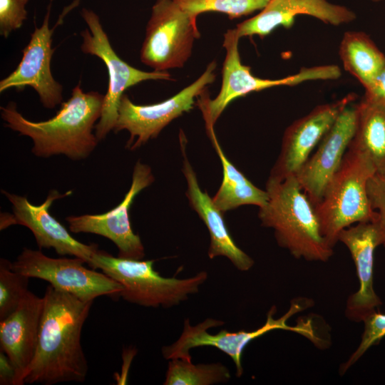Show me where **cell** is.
<instances>
[{
  "instance_id": "1",
  "label": "cell",
  "mask_w": 385,
  "mask_h": 385,
  "mask_svg": "<svg viewBox=\"0 0 385 385\" xmlns=\"http://www.w3.org/2000/svg\"><path fill=\"white\" fill-rule=\"evenodd\" d=\"M43 299L38 344L24 384L83 382L88 364L81 337L93 301L81 300L50 284Z\"/></svg>"
},
{
  "instance_id": "2",
  "label": "cell",
  "mask_w": 385,
  "mask_h": 385,
  "mask_svg": "<svg viewBox=\"0 0 385 385\" xmlns=\"http://www.w3.org/2000/svg\"><path fill=\"white\" fill-rule=\"evenodd\" d=\"M104 97L96 91L84 92L78 84L56 114L47 120L26 118L13 102L1 107V115L6 127L33 140L35 155L46 158L64 155L79 160L88 158L99 141L93 130L101 117Z\"/></svg>"
},
{
  "instance_id": "3",
  "label": "cell",
  "mask_w": 385,
  "mask_h": 385,
  "mask_svg": "<svg viewBox=\"0 0 385 385\" xmlns=\"http://www.w3.org/2000/svg\"><path fill=\"white\" fill-rule=\"evenodd\" d=\"M266 191L268 200L260 207L258 217L263 227L274 230L278 245L296 259L328 261L334 247L322 235L315 205L296 176L269 177Z\"/></svg>"
},
{
  "instance_id": "4",
  "label": "cell",
  "mask_w": 385,
  "mask_h": 385,
  "mask_svg": "<svg viewBox=\"0 0 385 385\" xmlns=\"http://www.w3.org/2000/svg\"><path fill=\"white\" fill-rule=\"evenodd\" d=\"M375 173L369 157L349 145L339 168L315 205L321 232L332 247L342 230L378 217L367 192L368 182Z\"/></svg>"
},
{
  "instance_id": "5",
  "label": "cell",
  "mask_w": 385,
  "mask_h": 385,
  "mask_svg": "<svg viewBox=\"0 0 385 385\" xmlns=\"http://www.w3.org/2000/svg\"><path fill=\"white\" fill-rule=\"evenodd\" d=\"M154 260H131L114 257L97 250L89 266L102 272L120 283L124 300L145 307L170 308L198 292L207 280V273L198 272L192 277H164L153 268Z\"/></svg>"
},
{
  "instance_id": "6",
  "label": "cell",
  "mask_w": 385,
  "mask_h": 385,
  "mask_svg": "<svg viewBox=\"0 0 385 385\" xmlns=\"http://www.w3.org/2000/svg\"><path fill=\"white\" fill-rule=\"evenodd\" d=\"M312 307V301L306 297H297L291 301L287 312L280 317L274 318L277 311L275 306H272L267 314L265 323L259 328L252 331L240 330L237 332H228L221 330L212 334L207 330L222 326L224 322L208 318L203 322L191 325L188 319H185L183 330L177 341L169 346L162 348V354L165 359H183L192 361L190 350L200 346H213L227 354L234 361L236 367V375L240 377L243 374L242 366V354L246 346L254 339L266 333L283 329L295 332L309 337L311 334L310 324L303 319L300 324L290 326L287 320L294 314L304 311Z\"/></svg>"
},
{
  "instance_id": "7",
  "label": "cell",
  "mask_w": 385,
  "mask_h": 385,
  "mask_svg": "<svg viewBox=\"0 0 385 385\" xmlns=\"http://www.w3.org/2000/svg\"><path fill=\"white\" fill-rule=\"evenodd\" d=\"M240 38L236 29H228L225 33L223 47L226 54L220 91L214 99H210L205 92L198 98L207 132L214 129V125L222 113L237 98L274 86H292L312 80H335L342 75L338 66L323 65L303 67L297 73L279 79L258 78L252 75L250 66L241 62L238 48Z\"/></svg>"
},
{
  "instance_id": "8",
  "label": "cell",
  "mask_w": 385,
  "mask_h": 385,
  "mask_svg": "<svg viewBox=\"0 0 385 385\" xmlns=\"http://www.w3.org/2000/svg\"><path fill=\"white\" fill-rule=\"evenodd\" d=\"M199 37L197 19L174 0H156L146 25L140 61L157 71L182 68Z\"/></svg>"
},
{
  "instance_id": "9",
  "label": "cell",
  "mask_w": 385,
  "mask_h": 385,
  "mask_svg": "<svg viewBox=\"0 0 385 385\" xmlns=\"http://www.w3.org/2000/svg\"><path fill=\"white\" fill-rule=\"evenodd\" d=\"M81 15L88 28L81 32V49L85 54L96 56L106 65L108 73V87L95 134L101 140L114 130L120 99L126 89L148 80H170L168 71L146 72L133 67L115 52L103 30L99 16L93 10L83 8Z\"/></svg>"
},
{
  "instance_id": "10",
  "label": "cell",
  "mask_w": 385,
  "mask_h": 385,
  "mask_svg": "<svg viewBox=\"0 0 385 385\" xmlns=\"http://www.w3.org/2000/svg\"><path fill=\"white\" fill-rule=\"evenodd\" d=\"M79 258H52L41 250L24 248L11 262L12 270L29 278L48 282L53 287L83 301L107 295L119 297L123 286L103 272L88 269Z\"/></svg>"
},
{
  "instance_id": "11",
  "label": "cell",
  "mask_w": 385,
  "mask_h": 385,
  "mask_svg": "<svg viewBox=\"0 0 385 385\" xmlns=\"http://www.w3.org/2000/svg\"><path fill=\"white\" fill-rule=\"evenodd\" d=\"M216 68V61H211L204 73L192 83L158 103L137 105L123 94L113 130L115 133L123 130L129 132L130 137L125 147L130 150L136 149L150 139L156 138L173 120L192 109L195 99L215 80Z\"/></svg>"
},
{
  "instance_id": "12",
  "label": "cell",
  "mask_w": 385,
  "mask_h": 385,
  "mask_svg": "<svg viewBox=\"0 0 385 385\" xmlns=\"http://www.w3.org/2000/svg\"><path fill=\"white\" fill-rule=\"evenodd\" d=\"M154 181L150 168L138 161L132 183L123 200L112 210L98 215L68 216L66 218L73 233H92L111 240L118 249V257L143 260L145 250L140 237L132 230L129 210L136 195Z\"/></svg>"
},
{
  "instance_id": "13",
  "label": "cell",
  "mask_w": 385,
  "mask_h": 385,
  "mask_svg": "<svg viewBox=\"0 0 385 385\" xmlns=\"http://www.w3.org/2000/svg\"><path fill=\"white\" fill-rule=\"evenodd\" d=\"M338 242L349 250L359 281V289L347 298L344 314L351 322H362L382 304L374 288V255L376 247L385 244V228L378 216L342 230Z\"/></svg>"
},
{
  "instance_id": "14",
  "label": "cell",
  "mask_w": 385,
  "mask_h": 385,
  "mask_svg": "<svg viewBox=\"0 0 385 385\" xmlns=\"http://www.w3.org/2000/svg\"><path fill=\"white\" fill-rule=\"evenodd\" d=\"M1 192L11 203L13 213L7 216L6 220H1V230L14 224L25 226L33 233L39 249L53 248L59 255L79 257L89 265L98 245H86L73 237L49 212L56 200L71 195V191L61 194L53 190L40 205H33L26 197L3 190Z\"/></svg>"
},
{
  "instance_id": "15",
  "label": "cell",
  "mask_w": 385,
  "mask_h": 385,
  "mask_svg": "<svg viewBox=\"0 0 385 385\" xmlns=\"http://www.w3.org/2000/svg\"><path fill=\"white\" fill-rule=\"evenodd\" d=\"M356 98L352 93L333 103L317 106L289 125L270 177L281 180L296 176L342 111Z\"/></svg>"
},
{
  "instance_id": "16",
  "label": "cell",
  "mask_w": 385,
  "mask_h": 385,
  "mask_svg": "<svg viewBox=\"0 0 385 385\" xmlns=\"http://www.w3.org/2000/svg\"><path fill=\"white\" fill-rule=\"evenodd\" d=\"M357 118V103H351L342 111L296 175L302 189L314 205L320 202L327 185L343 161L354 136Z\"/></svg>"
},
{
  "instance_id": "17",
  "label": "cell",
  "mask_w": 385,
  "mask_h": 385,
  "mask_svg": "<svg viewBox=\"0 0 385 385\" xmlns=\"http://www.w3.org/2000/svg\"><path fill=\"white\" fill-rule=\"evenodd\" d=\"M49 6L40 27H36L23 50V56L16 69L0 81V92L14 88L22 90L30 86L38 93L46 108L61 103L63 87L51 73V61L55 49L52 35L56 27L49 28Z\"/></svg>"
},
{
  "instance_id": "18",
  "label": "cell",
  "mask_w": 385,
  "mask_h": 385,
  "mask_svg": "<svg viewBox=\"0 0 385 385\" xmlns=\"http://www.w3.org/2000/svg\"><path fill=\"white\" fill-rule=\"evenodd\" d=\"M299 15L310 16L333 26L348 24L356 18L349 8L327 0H270L258 14L238 24L235 29L240 38L254 35L263 38L277 27L289 29Z\"/></svg>"
},
{
  "instance_id": "19",
  "label": "cell",
  "mask_w": 385,
  "mask_h": 385,
  "mask_svg": "<svg viewBox=\"0 0 385 385\" xmlns=\"http://www.w3.org/2000/svg\"><path fill=\"white\" fill-rule=\"evenodd\" d=\"M44 299L29 290L16 310L0 321V346L15 369L14 385L24 376L36 350Z\"/></svg>"
},
{
  "instance_id": "20",
  "label": "cell",
  "mask_w": 385,
  "mask_h": 385,
  "mask_svg": "<svg viewBox=\"0 0 385 385\" xmlns=\"http://www.w3.org/2000/svg\"><path fill=\"white\" fill-rule=\"evenodd\" d=\"M184 157L183 172L188 184L186 195L193 210L205 224L210 237L208 256L213 259L223 256L230 260L240 271H247L254 265V260L234 242L223 218V214L215 205L197 182L196 174L190 164L185 153V141L181 139Z\"/></svg>"
},
{
  "instance_id": "21",
  "label": "cell",
  "mask_w": 385,
  "mask_h": 385,
  "mask_svg": "<svg viewBox=\"0 0 385 385\" xmlns=\"http://www.w3.org/2000/svg\"><path fill=\"white\" fill-rule=\"evenodd\" d=\"M213 146L220 158L222 166L223 178L220 187L212 200L216 207L222 212L245 205L263 207L268 195L252 183L225 155L214 130L207 133Z\"/></svg>"
},
{
  "instance_id": "22",
  "label": "cell",
  "mask_w": 385,
  "mask_h": 385,
  "mask_svg": "<svg viewBox=\"0 0 385 385\" xmlns=\"http://www.w3.org/2000/svg\"><path fill=\"white\" fill-rule=\"evenodd\" d=\"M357 107L356 129L350 145L369 157L376 173L385 175V105L363 97Z\"/></svg>"
},
{
  "instance_id": "23",
  "label": "cell",
  "mask_w": 385,
  "mask_h": 385,
  "mask_svg": "<svg viewBox=\"0 0 385 385\" xmlns=\"http://www.w3.org/2000/svg\"><path fill=\"white\" fill-rule=\"evenodd\" d=\"M339 56L344 70L355 77L366 89L385 63V55L363 31L344 34Z\"/></svg>"
},
{
  "instance_id": "24",
  "label": "cell",
  "mask_w": 385,
  "mask_h": 385,
  "mask_svg": "<svg viewBox=\"0 0 385 385\" xmlns=\"http://www.w3.org/2000/svg\"><path fill=\"white\" fill-rule=\"evenodd\" d=\"M229 369L221 363L193 364L192 361L173 359L169 361L164 385H212L227 383Z\"/></svg>"
},
{
  "instance_id": "25",
  "label": "cell",
  "mask_w": 385,
  "mask_h": 385,
  "mask_svg": "<svg viewBox=\"0 0 385 385\" xmlns=\"http://www.w3.org/2000/svg\"><path fill=\"white\" fill-rule=\"evenodd\" d=\"M193 18L207 11L227 14L230 19L262 10L270 0H174Z\"/></svg>"
},
{
  "instance_id": "26",
  "label": "cell",
  "mask_w": 385,
  "mask_h": 385,
  "mask_svg": "<svg viewBox=\"0 0 385 385\" xmlns=\"http://www.w3.org/2000/svg\"><path fill=\"white\" fill-rule=\"evenodd\" d=\"M29 277L12 270L11 262L0 260V321L9 317L29 292Z\"/></svg>"
},
{
  "instance_id": "27",
  "label": "cell",
  "mask_w": 385,
  "mask_h": 385,
  "mask_svg": "<svg viewBox=\"0 0 385 385\" xmlns=\"http://www.w3.org/2000/svg\"><path fill=\"white\" fill-rule=\"evenodd\" d=\"M362 322L364 330L360 344L349 359L340 365V375L345 374L369 348L378 344L385 337V313L376 310L366 316Z\"/></svg>"
},
{
  "instance_id": "28",
  "label": "cell",
  "mask_w": 385,
  "mask_h": 385,
  "mask_svg": "<svg viewBox=\"0 0 385 385\" xmlns=\"http://www.w3.org/2000/svg\"><path fill=\"white\" fill-rule=\"evenodd\" d=\"M29 0H0V34L7 38L19 29L27 18Z\"/></svg>"
},
{
  "instance_id": "29",
  "label": "cell",
  "mask_w": 385,
  "mask_h": 385,
  "mask_svg": "<svg viewBox=\"0 0 385 385\" xmlns=\"http://www.w3.org/2000/svg\"><path fill=\"white\" fill-rule=\"evenodd\" d=\"M367 192L371 207L385 228V175L375 173L368 182Z\"/></svg>"
},
{
  "instance_id": "30",
  "label": "cell",
  "mask_w": 385,
  "mask_h": 385,
  "mask_svg": "<svg viewBox=\"0 0 385 385\" xmlns=\"http://www.w3.org/2000/svg\"><path fill=\"white\" fill-rule=\"evenodd\" d=\"M364 98L385 105V63L365 89Z\"/></svg>"
},
{
  "instance_id": "31",
  "label": "cell",
  "mask_w": 385,
  "mask_h": 385,
  "mask_svg": "<svg viewBox=\"0 0 385 385\" xmlns=\"http://www.w3.org/2000/svg\"><path fill=\"white\" fill-rule=\"evenodd\" d=\"M15 369L6 356L1 350L0 352V384L1 385H14L15 379Z\"/></svg>"
},
{
  "instance_id": "32",
  "label": "cell",
  "mask_w": 385,
  "mask_h": 385,
  "mask_svg": "<svg viewBox=\"0 0 385 385\" xmlns=\"http://www.w3.org/2000/svg\"><path fill=\"white\" fill-rule=\"evenodd\" d=\"M371 1H372L374 2H379V1H383V0H371Z\"/></svg>"
},
{
  "instance_id": "33",
  "label": "cell",
  "mask_w": 385,
  "mask_h": 385,
  "mask_svg": "<svg viewBox=\"0 0 385 385\" xmlns=\"http://www.w3.org/2000/svg\"><path fill=\"white\" fill-rule=\"evenodd\" d=\"M51 1H52L53 0H50Z\"/></svg>"
}]
</instances>
